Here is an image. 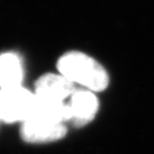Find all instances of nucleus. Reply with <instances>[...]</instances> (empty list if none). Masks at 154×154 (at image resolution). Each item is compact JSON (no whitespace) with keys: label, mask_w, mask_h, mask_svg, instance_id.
I'll use <instances>...</instances> for the list:
<instances>
[{"label":"nucleus","mask_w":154,"mask_h":154,"mask_svg":"<svg viewBox=\"0 0 154 154\" xmlns=\"http://www.w3.org/2000/svg\"><path fill=\"white\" fill-rule=\"evenodd\" d=\"M61 75L73 84H79L92 92L107 88L109 75L93 58L79 51H71L60 58L57 64Z\"/></svg>","instance_id":"1"},{"label":"nucleus","mask_w":154,"mask_h":154,"mask_svg":"<svg viewBox=\"0 0 154 154\" xmlns=\"http://www.w3.org/2000/svg\"><path fill=\"white\" fill-rule=\"evenodd\" d=\"M35 95L23 86L0 88V121L13 124L30 118Z\"/></svg>","instance_id":"2"},{"label":"nucleus","mask_w":154,"mask_h":154,"mask_svg":"<svg viewBox=\"0 0 154 154\" xmlns=\"http://www.w3.org/2000/svg\"><path fill=\"white\" fill-rule=\"evenodd\" d=\"M66 133L64 124H54L30 117L21 124L20 137L25 142L32 144H43L57 141Z\"/></svg>","instance_id":"3"},{"label":"nucleus","mask_w":154,"mask_h":154,"mask_svg":"<svg viewBox=\"0 0 154 154\" xmlns=\"http://www.w3.org/2000/svg\"><path fill=\"white\" fill-rule=\"evenodd\" d=\"M69 105L70 121L76 126L85 125L95 118L98 109V100L88 89H75Z\"/></svg>","instance_id":"4"},{"label":"nucleus","mask_w":154,"mask_h":154,"mask_svg":"<svg viewBox=\"0 0 154 154\" xmlns=\"http://www.w3.org/2000/svg\"><path fill=\"white\" fill-rule=\"evenodd\" d=\"M74 91V84L60 73H46L36 81L35 94L47 100L64 102L66 98L71 97Z\"/></svg>","instance_id":"5"},{"label":"nucleus","mask_w":154,"mask_h":154,"mask_svg":"<svg viewBox=\"0 0 154 154\" xmlns=\"http://www.w3.org/2000/svg\"><path fill=\"white\" fill-rule=\"evenodd\" d=\"M30 117L54 124H63L66 121H70L69 105L35 95L34 109Z\"/></svg>","instance_id":"6"},{"label":"nucleus","mask_w":154,"mask_h":154,"mask_svg":"<svg viewBox=\"0 0 154 154\" xmlns=\"http://www.w3.org/2000/svg\"><path fill=\"white\" fill-rule=\"evenodd\" d=\"M23 67L20 57L8 52L0 55V88H12L21 85Z\"/></svg>","instance_id":"7"}]
</instances>
